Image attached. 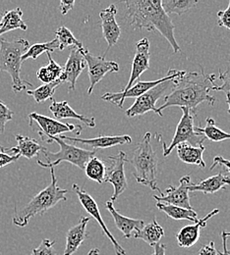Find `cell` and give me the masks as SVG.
Wrapping results in <instances>:
<instances>
[{"instance_id": "9c48e42d", "label": "cell", "mask_w": 230, "mask_h": 255, "mask_svg": "<svg viewBox=\"0 0 230 255\" xmlns=\"http://www.w3.org/2000/svg\"><path fill=\"white\" fill-rule=\"evenodd\" d=\"M29 121L30 127H33V125L36 126V130L38 131L41 139L44 141H46L49 137L60 136L63 132L68 131H75L76 134H80L83 129V128L79 125L61 123L54 118H50L35 112L29 114Z\"/></svg>"}, {"instance_id": "ba28073f", "label": "cell", "mask_w": 230, "mask_h": 255, "mask_svg": "<svg viewBox=\"0 0 230 255\" xmlns=\"http://www.w3.org/2000/svg\"><path fill=\"white\" fill-rule=\"evenodd\" d=\"M186 74V71H180V70H175V69H170L168 71V74L159 80L156 81H150V82H138L137 84L133 85L131 88L125 92L120 91L119 93H107L105 95L101 96L102 100L108 101L112 104L117 105L119 108L123 107L124 101L127 98H137L139 96L146 94L147 92L151 91L152 89H154L155 87L165 83L168 81H173L176 80L178 78L183 77Z\"/></svg>"}, {"instance_id": "7dc6e473", "label": "cell", "mask_w": 230, "mask_h": 255, "mask_svg": "<svg viewBox=\"0 0 230 255\" xmlns=\"http://www.w3.org/2000/svg\"><path fill=\"white\" fill-rule=\"evenodd\" d=\"M8 149H9V148H6V147H4V146H2V145L0 144V152L7 153V152H8Z\"/></svg>"}, {"instance_id": "8fae6325", "label": "cell", "mask_w": 230, "mask_h": 255, "mask_svg": "<svg viewBox=\"0 0 230 255\" xmlns=\"http://www.w3.org/2000/svg\"><path fill=\"white\" fill-rule=\"evenodd\" d=\"M172 82L173 81L165 82L155 87L151 91L147 92L146 94L137 97L135 102L132 104L131 107L125 111V115L129 118H132L136 116H142L148 112H155L161 117H164V114L161 111H159L156 104L158 100L167 91V89H169V87L172 85Z\"/></svg>"}, {"instance_id": "ee69618b", "label": "cell", "mask_w": 230, "mask_h": 255, "mask_svg": "<svg viewBox=\"0 0 230 255\" xmlns=\"http://www.w3.org/2000/svg\"><path fill=\"white\" fill-rule=\"evenodd\" d=\"M75 5V1H66V0H62L60 2V5H59V8H60V12L62 15H66L70 10L73 9Z\"/></svg>"}, {"instance_id": "7bdbcfd3", "label": "cell", "mask_w": 230, "mask_h": 255, "mask_svg": "<svg viewBox=\"0 0 230 255\" xmlns=\"http://www.w3.org/2000/svg\"><path fill=\"white\" fill-rule=\"evenodd\" d=\"M230 238V232L223 231L222 233V239H223V246H224V251L223 252H218L220 255H230V251L228 249V240Z\"/></svg>"}, {"instance_id": "7402d4cb", "label": "cell", "mask_w": 230, "mask_h": 255, "mask_svg": "<svg viewBox=\"0 0 230 255\" xmlns=\"http://www.w3.org/2000/svg\"><path fill=\"white\" fill-rule=\"evenodd\" d=\"M105 206L107 210L110 212L114 219V223L116 225L117 229L122 232L125 239H130L132 237V233L135 231H140L144 226L145 222L141 219H132L121 215L114 207L113 202L110 200L105 203Z\"/></svg>"}, {"instance_id": "ffe728a7", "label": "cell", "mask_w": 230, "mask_h": 255, "mask_svg": "<svg viewBox=\"0 0 230 255\" xmlns=\"http://www.w3.org/2000/svg\"><path fill=\"white\" fill-rule=\"evenodd\" d=\"M90 218L81 217L80 221L70 228L66 234V246L63 255H74L84 241L88 238L87 226Z\"/></svg>"}, {"instance_id": "5bb4252c", "label": "cell", "mask_w": 230, "mask_h": 255, "mask_svg": "<svg viewBox=\"0 0 230 255\" xmlns=\"http://www.w3.org/2000/svg\"><path fill=\"white\" fill-rule=\"evenodd\" d=\"M192 180L189 175L183 176L180 179V185L178 187L170 186L165 192L160 195H154V198L158 202H165L174 206L182 207L185 209H193L190 204L189 188L192 185Z\"/></svg>"}, {"instance_id": "4dcf8cb0", "label": "cell", "mask_w": 230, "mask_h": 255, "mask_svg": "<svg viewBox=\"0 0 230 255\" xmlns=\"http://www.w3.org/2000/svg\"><path fill=\"white\" fill-rule=\"evenodd\" d=\"M197 3V0H162V6L167 15L174 13L178 16L190 11Z\"/></svg>"}, {"instance_id": "d6986e66", "label": "cell", "mask_w": 230, "mask_h": 255, "mask_svg": "<svg viewBox=\"0 0 230 255\" xmlns=\"http://www.w3.org/2000/svg\"><path fill=\"white\" fill-rule=\"evenodd\" d=\"M219 212H220L219 209H215L212 212H210L208 215H206L204 218L199 219L197 223L183 227L178 232V234L176 236V240H177L178 246L180 248H184V249H188V248H191V247L195 246L197 244L199 239H200V231H201V229L205 228L207 222L212 217H214L215 215L219 214Z\"/></svg>"}, {"instance_id": "ac0fdd59", "label": "cell", "mask_w": 230, "mask_h": 255, "mask_svg": "<svg viewBox=\"0 0 230 255\" xmlns=\"http://www.w3.org/2000/svg\"><path fill=\"white\" fill-rule=\"evenodd\" d=\"M63 140H69L73 143H81L86 144L88 146H91L93 150L96 149H105L109 147H113L116 145L131 143L132 138L128 134H122V135H102L99 134L98 137L94 138H79V137H71L67 135H60L59 136Z\"/></svg>"}, {"instance_id": "9a60e30c", "label": "cell", "mask_w": 230, "mask_h": 255, "mask_svg": "<svg viewBox=\"0 0 230 255\" xmlns=\"http://www.w3.org/2000/svg\"><path fill=\"white\" fill-rule=\"evenodd\" d=\"M83 48L71 47L69 57L67 59L65 66L63 67V73L59 78L61 83H68L69 92L75 91L77 80L87 66L82 54Z\"/></svg>"}, {"instance_id": "7c38bea8", "label": "cell", "mask_w": 230, "mask_h": 255, "mask_svg": "<svg viewBox=\"0 0 230 255\" xmlns=\"http://www.w3.org/2000/svg\"><path fill=\"white\" fill-rule=\"evenodd\" d=\"M83 57L88 65L90 86L88 89V95H92L97 84L104 78L107 73H117L119 71L118 64L114 61H108L105 59V55L97 56L92 54L87 48L82 49Z\"/></svg>"}, {"instance_id": "277c9868", "label": "cell", "mask_w": 230, "mask_h": 255, "mask_svg": "<svg viewBox=\"0 0 230 255\" xmlns=\"http://www.w3.org/2000/svg\"><path fill=\"white\" fill-rule=\"evenodd\" d=\"M128 162L135 168L133 176L137 183L149 187L153 191H158L160 194L163 193L157 181L159 158L152 145L151 132H146L142 140L135 147L133 157Z\"/></svg>"}, {"instance_id": "5b68a950", "label": "cell", "mask_w": 230, "mask_h": 255, "mask_svg": "<svg viewBox=\"0 0 230 255\" xmlns=\"http://www.w3.org/2000/svg\"><path fill=\"white\" fill-rule=\"evenodd\" d=\"M29 47V41L24 38L15 40L0 38V72H6L10 75L14 93H21L28 87H33L31 83L21 79L22 56Z\"/></svg>"}, {"instance_id": "60d3db41", "label": "cell", "mask_w": 230, "mask_h": 255, "mask_svg": "<svg viewBox=\"0 0 230 255\" xmlns=\"http://www.w3.org/2000/svg\"><path fill=\"white\" fill-rule=\"evenodd\" d=\"M218 165L226 167V168L228 169V171L230 173V160L226 159V158H224L223 156H216V157L214 158L213 164H212L210 170H211V171L214 170V168L217 167Z\"/></svg>"}, {"instance_id": "4fadbf2b", "label": "cell", "mask_w": 230, "mask_h": 255, "mask_svg": "<svg viewBox=\"0 0 230 255\" xmlns=\"http://www.w3.org/2000/svg\"><path fill=\"white\" fill-rule=\"evenodd\" d=\"M72 188H73V191H75V193L77 194V196H78L81 204L85 208V210L99 223L101 230H102L103 235H105L109 239V241L112 243L116 255H126L124 249L117 243V241L111 235V233L107 229L104 221L102 220V217H101L100 211H99V205L96 202V200L93 198V196H91L87 191L83 190L82 188H80L76 184H74Z\"/></svg>"}, {"instance_id": "4316f807", "label": "cell", "mask_w": 230, "mask_h": 255, "mask_svg": "<svg viewBox=\"0 0 230 255\" xmlns=\"http://www.w3.org/2000/svg\"><path fill=\"white\" fill-rule=\"evenodd\" d=\"M165 237L164 228L157 222L156 218L151 223L145 225L140 231L135 232L134 238L143 240L151 247H155Z\"/></svg>"}, {"instance_id": "3957f363", "label": "cell", "mask_w": 230, "mask_h": 255, "mask_svg": "<svg viewBox=\"0 0 230 255\" xmlns=\"http://www.w3.org/2000/svg\"><path fill=\"white\" fill-rule=\"evenodd\" d=\"M50 176L51 182L45 189L33 196V199L22 207L21 210L15 208V214L12 219L15 226L25 228L34 216L42 215L54 207L58 202L66 201L68 191L57 186L54 168H50Z\"/></svg>"}, {"instance_id": "2e32d148", "label": "cell", "mask_w": 230, "mask_h": 255, "mask_svg": "<svg viewBox=\"0 0 230 255\" xmlns=\"http://www.w3.org/2000/svg\"><path fill=\"white\" fill-rule=\"evenodd\" d=\"M150 68V41L148 38L141 39L136 45V53L132 62L131 75L126 87L122 90H129L141 75Z\"/></svg>"}, {"instance_id": "e0dca14e", "label": "cell", "mask_w": 230, "mask_h": 255, "mask_svg": "<svg viewBox=\"0 0 230 255\" xmlns=\"http://www.w3.org/2000/svg\"><path fill=\"white\" fill-rule=\"evenodd\" d=\"M116 14L117 9L113 4L109 5L99 13L102 35L108 44V49L117 43L121 35V29L115 18Z\"/></svg>"}, {"instance_id": "603a6c76", "label": "cell", "mask_w": 230, "mask_h": 255, "mask_svg": "<svg viewBox=\"0 0 230 255\" xmlns=\"http://www.w3.org/2000/svg\"><path fill=\"white\" fill-rule=\"evenodd\" d=\"M15 138L18 142L17 146L9 148L7 153H15L19 154L20 156L26 157L27 159H32L38 155L39 152H43L46 150L44 146L40 145L35 139L29 136H24L17 133L15 134Z\"/></svg>"}, {"instance_id": "d4e9b609", "label": "cell", "mask_w": 230, "mask_h": 255, "mask_svg": "<svg viewBox=\"0 0 230 255\" xmlns=\"http://www.w3.org/2000/svg\"><path fill=\"white\" fill-rule=\"evenodd\" d=\"M206 147L203 145L194 146L187 142L181 143L176 146L178 158L182 162L190 165H197L200 168H205L206 163L203 159V153Z\"/></svg>"}, {"instance_id": "74e56055", "label": "cell", "mask_w": 230, "mask_h": 255, "mask_svg": "<svg viewBox=\"0 0 230 255\" xmlns=\"http://www.w3.org/2000/svg\"><path fill=\"white\" fill-rule=\"evenodd\" d=\"M13 116H14V112L10 110L9 107H7V105H5L0 100V132L4 131L5 125L7 124V122L12 120Z\"/></svg>"}, {"instance_id": "836d02e7", "label": "cell", "mask_w": 230, "mask_h": 255, "mask_svg": "<svg viewBox=\"0 0 230 255\" xmlns=\"http://www.w3.org/2000/svg\"><path fill=\"white\" fill-rule=\"evenodd\" d=\"M61 81L57 80L56 82L50 83V84H44L42 86H39L38 88H36L35 90H31V91H27V95L33 96L36 103H42L44 101H46L47 99H53L54 93L56 91V89L60 86Z\"/></svg>"}, {"instance_id": "44dd1931", "label": "cell", "mask_w": 230, "mask_h": 255, "mask_svg": "<svg viewBox=\"0 0 230 255\" xmlns=\"http://www.w3.org/2000/svg\"><path fill=\"white\" fill-rule=\"evenodd\" d=\"M52 103L49 106V111L53 115L54 119H76L82 122L85 126L90 128L96 127V120L94 117H86L82 114L77 113L73 108L70 107L67 101L57 102L54 98L51 100Z\"/></svg>"}, {"instance_id": "484cf974", "label": "cell", "mask_w": 230, "mask_h": 255, "mask_svg": "<svg viewBox=\"0 0 230 255\" xmlns=\"http://www.w3.org/2000/svg\"><path fill=\"white\" fill-rule=\"evenodd\" d=\"M27 31L28 27L23 20V12L21 8L17 7L10 11H5L0 21V36L5 32H11L14 30Z\"/></svg>"}, {"instance_id": "52a82bcc", "label": "cell", "mask_w": 230, "mask_h": 255, "mask_svg": "<svg viewBox=\"0 0 230 255\" xmlns=\"http://www.w3.org/2000/svg\"><path fill=\"white\" fill-rule=\"evenodd\" d=\"M181 110L183 113L182 117L176 127L174 136L168 146H166V143L163 139L162 134H159V133L156 134V136L160 138V140L162 141L165 157H167L172 152V150L175 149L176 146L181 143L187 142L191 145L199 146V145H203V142L206 139V137L203 134L199 133L195 130L194 119H195L196 113H193L192 111H190L188 108H185V107L181 108Z\"/></svg>"}, {"instance_id": "d6a6232c", "label": "cell", "mask_w": 230, "mask_h": 255, "mask_svg": "<svg viewBox=\"0 0 230 255\" xmlns=\"http://www.w3.org/2000/svg\"><path fill=\"white\" fill-rule=\"evenodd\" d=\"M59 44L57 39H53L48 42H43V43H35L32 46L29 47V49L23 54L22 56V62L26 61L27 59H36L38 56H40L42 53H51L58 49Z\"/></svg>"}, {"instance_id": "83f0119b", "label": "cell", "mask_w": 230, "mask_h": 255, "mask_svg": "<svg viewBox=\"0 0 230 255\" xmlns=\"http://www.w3.org/2000/svg\"><path fill=\"white\" fill-rule=\"evenodd\" d=\"M156 205L160 210L165 212L168 217L173 220H188L194 223H197L199 221L197 213L194 209H185L163 202H157Z\"/></svg>"}, {"instance_id": "f6af8a7d", "label": "cell", "mask_w": 230, "mask_h": 255, "mask_svg": "<svg viewBox=\"0 0 230 255\" xmlns=\"http://www.w3.org/2000/svg\"><path fill=\"white\" fill-rule=\"evenodd\" d=\"M154 249H155V252L152 255H165V251H166L165 245L159 243L154 247Z\"/></svg>"}, {"instance_id": "b9f144b4", "label": "cell", "mask_w": 230, "mask_h": 255, "mask_svg": "<svg viewBox=\"0 0 230 255\" xmlns=\"http://www.w3.org/2000/svg\"><path fill=\"white\" fill-rule=\"evenodd\" d=\"M219 253L217 252L216 248H215V243L211 242L209 245L204 246L201 250L199 255H218Z\"/></svg>"}, {"instance_id": "8992f818", "label": "cell", "mask_w": 230, "mask_h": 255, "mask_svg": "<svg viewBox=\"0 0 230 255\" xmlns=\"http://www.w3.org/2000/svg\"><path fill=\"white\" fill-rule=\"evenodd\" d=\"M45 142L52 143L56 142L60 149L58 152H50L48 150L43 151L42 153L45 156L47 162H42L41 160L37 159V164L42 168H54L59 165L61 162H69L72 165L77 166L78 168L84 170L87 162L94 156H96V150H89L79 148L73 144H69L59 136L49 137Z\"/></svg>"}, {"instance_id": "6da1fadb", "label": "cell", "mask_w": 230, "mask_h": 255, "mask_svg": "<svg viewBox=\"0 0 230 255\" xmlns=\"http://www.w3.org/2000/svg\"><path fill=\"white\" fill-rule=\"evenodd\" d=\"M125 16L134 29L158 31L169 42L174 53L181 52L174 35L175 26L162 6V0H133L123 2Z\"/></svg>"}, {"instance_id": "bcb514c9", "label": "cell", "mask_w": 230, "mask_h": 255, "mask_svg": "<svg viewBox=\"0 0 230 255\" xmlns=\"http://www.w3.org/2000/svg\"><path fill=\"white\" fill-rule=\"evenodd\" d=\"M88 255H99V249H93L89 252Z\"/></svg>"}, {"instance_id": "1f68e13d", "label": "cell", "mask_w": 230, "mask_h": 255, "mask_svg": "<svg viewBox=\"0 0 230 255\" xmlns=\"http://www.w3.org/2000/svg\"><path fill=\"white\" fill-rule=\"evenodd\" d=\"M84 170L89 179L99 184H102L104 182V178L106 174V166L98 157L94 156L93 158L89 160Z\"/></svg>"}, {"instance_id": "7a4b0ae2", "label": "cell", "mask_w": 230, "mask_h": 255, "mask_svg": "<svg viewBox=\"0 0 230 255\" xmlns=\"http://www.w3.org/2000/svg\"><path fill=\"white\" fill-rule=\"evenodd\" d=\"M208 76L202 69L199 72L187 73L176 80H173L171 92L165 96V103L159 107V111L163 113L168 107L178 106L180 108H188L196 113L197 107L203 102L215 105L216 98L211 96L212 86L209 85Z\"/></svg>"}, {"instance_id": "d590c367", "label": "cell", "mask_w": 230, "mask_h": 255, "mask_svg": "<svg viewBox=\"0 0 230 255\" xmlns=\"http://www.w3.org/2000/svg\"><path fill=\"white\" fill-rule=\"evenodd\" d=\"M208 79L212 86V91L224 92L226 95H230V69L226 72L221 70L218 78L211 74L208 76Z\"/></svg>"}, {"instance_id": "c3c4849f", "label": "cell", "mask_w": 230, "mask_h": 255, "mask_svg": "<svg viewBox=\"0 0 230 255\" xmlns=\"http://www.w3.org/2000/svg\"><path fill=\"white\" fill-rule=\"evenodd\" d=\"M227 102L229 104V113L230 114V95H227Z\"/></svg>"}, {"instance_id": "30bf717a", "label": "cell", "mask_w": 230, "mask_h": 255, "mask_svg": "<svg viewBox=\"0 0 230 255\" xmlns=\"http://www.w3.org/2000/svg\"><path fill=\"white\" fill-rule=\"evenodd\" d=\"M108 160L110 161V164L106 168L104 182L109 183L113 186L114 191L110 201L114 202L124 191L128 189L124 165L126 162L129 161V159L127 158V155L125 152L119 151L116 155L108 156Z\"/></svg>"}, {"instance_id": "8d00e7d4", "label": "cell", "mask_w": 230, "mask_h": 255, "mask_svg": "<svg viewBox=\"0 0 230 255\" xmlns=\"http://www.w3.org/2000/svg\"><path fill=\"white\" fill-rule=\"evenodd\" d=\"M54 244L55 242L50 241L48 239H44L42 240L38 248L33 250L31 255H57L55 251L53 250Z\"/></svg>"}, {"instance_id": "f546056e", "label": "cell", "mask_w": 230, "mask_h": 255, "mask_svg": "<svg viewBox=\"0 0 230 255\" xmlns=\"http://www.w3.org/2000/svg\"><path fill=\"white\" fill-rule=\"evenodd\" d=\"M195 130L203 134L206 138L215 142H221L230 139V132H227L218 127L216 121L212 117L207 118L205 127H195Z\"/></svg>"}, {"instance_id": "e575fe53", "label": "cell", "mask_w": 230, "mask_h": 255, "mask_svg": "<svg viewBox=\"0 0 230 255\" xmlns=\"http://www.w3.org/2000/svg\"><path fill=\"white\" fill-rule=\"evenodd\" d=\"M56 35V39L58 41L59 47L58 49L60 51H62L64 48L68 46H72V47H77V48H83V44L82 42H80L72 33V32L66 28L65 26H61L60 28L57 29V31L55 32Z\"/></svg>"}, {"instance_id": "f35d334b", "label": "cell", "mask_w": 230, "mask_h": 255, "mask_svg": "<svg viewBox=\"0 0 230 255\" xmlns=\"http://www.w3.org/2000/svg\"><path fill=\"white\" fill-rule=\"evenodd\" d=\"M218 24L220 27L230 30V1L226 10L218 12Z\"/></svg>"}, {"instance_id": "f1b7e54d", "label": "cell", "mask_w": 230, "mask_h": 255, "mask_svg": "<svg viewBox=\"0 0 230 255\" xmlns=\"http://www.w3.org/2000/svg\"><path fill=\"white\" fill-rule=\"evenodd\" d=\"M46 55L48 57V64L37 70L36 77L40 82L50 84L59 80L63 73V67L54 61L51 57V53H46Z\"/></svg>"}, {"instance_id": "cb8c5ba5", "label": "cell", "mask_w": 230, "mask_h": 255, "mask_svg": "<svg viewBox=\"0 0 230 255\" xmlns=\"http://www.w3.org/2000/svg\"><path fill=\"white\" fill-rule=\"evenodd\" d=\"M230 185V176L223 174L220 172L217 175H214L208 179L201 181L199 184L192 183L189 188V191H202L204 193H215L217 191H221L222 189L226 188Z\"/></svg>"}, {"instance_id": "ab89813d", "label": "cell", "mask_w": 230, "mask_h": 255, "mask_svg": "<svg viewBox=\"0 0 230 255\" xmlns=\"http://www.w3.org/2000/svg\"><path fill=\"white\" fill-rule=\"evenodd\" d=\"M21 156L19 154H15V155H8L7 153L4 152H0V168L5 167L15 161L19 159Z\"/></svg>"}]
</instances>
